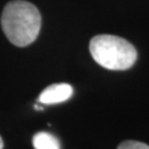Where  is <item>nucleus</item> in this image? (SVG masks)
<instances>
[{
    "mask_svg": "<svg viewBox=\"0 0 149 149\" xmlns=\"http://www.w3.org/2000/svg\"><path fill=\"white\" fill-rule=\"evenodd\" d=\"M5 36L16 47H28L37 40L41 30L40 11L31 2L13 0L8 2L1 15Z\"/></svg>",
    "mask_w": 149,
    "mask_h": 149,
    "instance_id": "nucleus-1",
    "label": "nucleus"
},
{
    "mask_svg": "<svg viewBox=\"0 0 149 149\" xmlns=\"http://www.w3.org/2000/svg\"><path fill=\"white\" fill-rule=\"evenodd\" d=\"M90 52L96 63L111 71L130 69L137 60V51L133 44L112 34L93 38L90 42Z\"/></svg>",
    "mask_w": 149,
    "mask_h": 149,
    "instance_id": "nucleus-2",
    "label": "nucleus"
},
{
    "mask_svg": "<svg viewBox=\"0 0 149 149\" xmlns=\"http://www.w3.org/2000/svg\"><path fill=\"white\" fill-rule=\"evenodd\" d=\"M73 95V87L66 84V83H60V84H52L48 86L45 90L40 94L38 101L41 104H58L63 103L71 98Z\"/></svg>",
    "mask_w": 149,
    "mask_h": 149,
    "instance_id": "nucleus-3",
    "label": "nucleus"
},
{
    "mask_svg": "<svg viewBox=\"0 0 149 149\" xmlns=\"http://www.w3.org/2000/svg\"><path fill=\"white\" fill-rule=\"evenodd\" d=\"M33 147L36 149H60L59 139L52 134L41 132L33 136Z\"/></svg>",
    "mask_w": 149,
    "mask_h": 149,
    "instance_id": "nucleus-4",
    "label": "nucleus"
},
{
    "mask_svg": "<svg viewBox=\"0 0 149 149\" xmlns=\"http://www.w3.org/2000/svg\"><path fill=\"white\" fill-rule=\"evenodd\" d=\"M117 149H149V146L140 141L126 140V141H123L117 147Z\"/></svg>",
    "mask_w": 149,
    "mask_h": 149,
    "instance_id": "nucleus-5",
    "label": "nucleus"
},
{
    "mask_svg": "<svg viewBox=\"0 0 149 149\" xmlns=\"http://www.w3.org/2000/svg\"><path fill=\"white\" fill-rule=\"evenodd\" d=\"M2 148H3V140L0 137V149H2Z\"/></svg>",
    "mask_w": 149,
    "mask_h": 149,
    "instance_id": "nucleus-6",
    "label": "nucleus"
}]
</instances>
